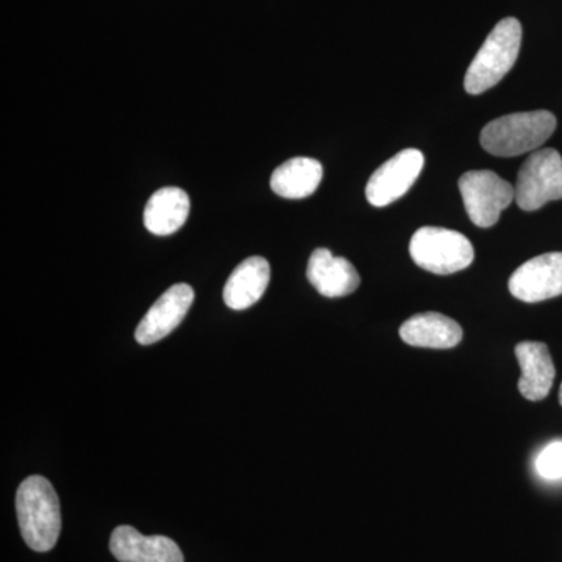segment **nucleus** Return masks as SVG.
<instances>
[{"instance_id":"1","label":"nucleus","mask_w":562,"mask_h":562,"mask_svg":"<svg viewBox=\"0 0 562 562\" xmlns=\"http://www.w3.org/2000/svg\"><path fill=\"white\" fill-rule=\"evenodd\" d=\"M16 513L21 535L33 552L57 546L61 531L60 501L49 480L32 475L18 487Z\"/></svg>"},{"instance_id":"2","label":"nucleus","mask_w":562,"mask_h":562,"mask_svg":"<svg viewBox=\"0 0 562 562\" xmlns=\"http://www.w3.org/2000/svg\"><path fill=\"white\" fill-rule=\"evenodd\" d=\"M557 125L554 114L546 110L506 114L483 128L480 143L495 157H517L543 146Z\"/></svg>"},{"instance_id":"3","label":"nucleus","mask_w":562,"mask_h":562,"mask_svg":"<svg viewBox=\"0 0 562 562\" xmlns=\"http://www.w3.org/2000/svg\"><path fill=\"white\" fill-rule=\"evenodd\" d=\"M520 44H522L520 22L516 18H505L498 22L469 66L464 79L465 91L473 95L482 94L501 83L503 77L517 61Z\"/></svg>"},{"instance_id":"4","label":"nucleus","mask_w":562,"mask_h":562,"mask_svg":"<svg viewBox=\"0 0 562 562\" xmlns=\"http://www.w3.org/2000/svg\"><path fill=\"white\" fill-rule=\"evenodd\" d=\"M413 261L436 276L464 271L475 258L472 243L460 232L441 227H422L409 243Z\"/></svg>"},{"instance_id":"5","label":"nucleus","mask_w":562,"mask_h":562,"mask_svg":"<svg viewBox=\"0 0 562 562\" xmlns=\"http://www.w3.org/2000/svg\"><path fill=\"white\" fill-rule=\"evenodd\" d=\"M516 203L524 211L542 209L562 199V157L554 149L535 150L517 176Z\"/></svg>"},{"instance_id":"6","label":"nucleus","mask_w":562,"mask_h":562,"mask_svg":"<svg viewBox=\"0 0 562 562\" xmlns=\"http://www.w3.org/2000/svg\"><path fill=\"white\" fill-rule=\"evenodd\" d=\"M458 187L468 216L476 227L490 228L497 224L502 211L516 201L513 184L492 171L462 173Z\"/></svg>"},{"instance_id":"7","label":"nucleus","mask_w":562,"mask_h":562,"mask_svg":"<svg viewBox=\"0 0 562 562\" xmlns=\"http://www.w3.org/2000/svg\"><path fill=\"white\" fill-rule=\"evenodd\" d=\"M425 157L420 150L405 149L380 166L366 187V198L376 209L398 201L419 179Z\"/></svg>"},{"instance_id":"8","label":"nucleus","mask_w":562,"mask_h":562,"mask_svg":"<svg viewBox=\"0 0 562 562\" xmlns=\"http://www.w3.org/2000/svg\"><path fill=\"white\" fill-rule=\"evenodd\" d=\"M514 297L527 303L549 301L562 294V251H550L524 262L509 279Z\"/></svg>"},{"instance_id":"9","label":"nucleus","mask_w":562,"mask_h":562,"mask_svg":"<svg viewBox=\"0 0 562 562\" xmlns=\"http://www.w3.org/2000/svg\"><path fill=\"white\" fill-rule=\"evenodd\" d=\"M194 290L187 283L173 284L151 305L135 331L140 346H150L176 330L190 312Z\"/></svg>"},{"instance_id":"10","label":"nucleus","mask_w":562,"mask_h":562,"mask_svg":"<svg viewBox=\"0 0 562 562\" xmlns=\"http://www.w3.org/2000/svg\"><path fill=\"white\" fill-rule=\"evenodd\" d=\"M110 552L120 562H184L176 541L166 536H144L121 525L110 539Z\"/></svg>"},{"instance_id":"11","label":"nucleus","mask_w":562,"mask_h":562,"mask_svg":"<svg viewBox=\"0 0 562 562\" xmlns=\"http://www.w3.org/2000/svg\"><path fill=\"white\" fill-rule=\"evenodd\" d=\"M306 277L314 290L328 299L346 297L358 290L360 273L349 260L336 257L328 249H316L310 257Z\"/></svg>"},{"instance_id":"12","label":"nucleus","mask_w":562,"mask_h":562,"mask_svg":"<svg viewBox=\"0 0 562 562\" xmlns=\"http://www.w3.org/2000/svg\"><path fill=\"white\" fill-rule=\"evenodd\" d=\"M271 281V266L262 257H250L239 262L224 288V302L235 312L250 308L260 301Z\"/></svg>"},{"instance_id":"13","label":"nucleus","mask_w":562,"mask_h":562,"mask_svg":"<svg viewBox=\"0 0 562 562\" xmlns=\"http://www.w3.org/2000/svg\"><path fill=\"white\" fill-rule=\"evenodd\" d=\"M516 357L522 369L520 394L527 401H543L550 394L557 375L549 347L542 342H520L516 347Z\"/></svg>"},{"instance_id":"14","label":"nucleus","mask_w":562,"mask_h":562,"mask_svg":"<svg viewBox=\"0 0 562 562\" xmlns=\"http://www.w3.org/2000/svg\"><path fill=\"white\" fill-rule=\"evenodd\" d=\"M402 341L424 349H453L462 339L458 322L441 313H420L401 327Z\"/></svg>"},{"instance_id":"15","label":"nucleus","mask_w":562,"mask_h":562,"mask_svg":"<svg viewBox=\"0 0 562 562\" xmlns=\"http://www.w3.org/2000/svg\"><path fill=\"white\" fill-rule=\"evenodd\" d=\"M190 198L176 187L161 188L155 192L144 210V225L157 236H169L179 232L190 216Z\"/></svg>"},{"instance_id":"16","label":"nucleus","mask_w":562,"mask_h":562,"mask_svg":"<svg viewBox=\"0 0 562 562\" xmlns=\"http://www.w3.org/2000/svg\"><path fill=\"white\" fill-rule=\"evenodd\" d=\"M324 168L317 160L306 157L291 158L273 171L271 188L284 199H305L319 188Z\"/></svg>"},{"instance_id":"17","label":"nucleus","mask_w":562,"mask_h":562,"mask_svg":"<svg viewBox=\"0 0 562 562\" xmlns=\"http://www.w3.org/2000/svg\"><path fill=\"white\" fill-rule=\"evenodd\" d=\"M536 471L546 480L562 479V441L550 443L539 453Z\"/></svg>"},{"instance_id":"18","label":"nucleus","mask_w":562,"mask_h":562,"mask_svg":"<svg viewBox=\"0 0 562 562\" xmlns=\"http://www.w3.org/2000/svg\"><path fill=\"white\" fill-rule=\"evenodd\" d=\"M560 403H561V406H562V384H561V390H560Z\"/></svg>"}]
</instances>
